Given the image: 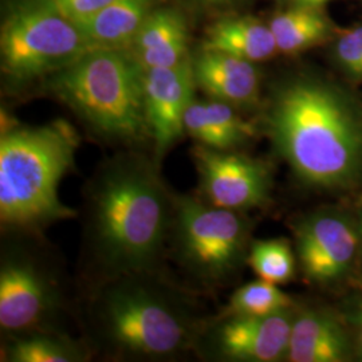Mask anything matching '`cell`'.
<instances>
[{"label":"cell","instance_id":"6da1fadb","mask_svg":"<svg viewBox=\"0 0 362 362\" xmlns=\"http://www.w3.org/2000/svg\"><path fill=\"white\" fill-rule=\"evenodd\" d=\"M155 158L118 155L94 176L88 194L91 254L107 279L155 272L169 239L175 196Z\"/></svg>","mask_w":362,"mask_h":362},{"label":"cell","instance_id":"7a4b0ae2","mask_svg":"<svg viewBox=\"0 0 362 362\" xmlns=\"http://www.w3.org/2000/svg\"><path fill=\"white\" fill-rule=\"evenodd\" d=\"M272 144L303 182L334 188L362 173V109L348 93L314 77L281 85L267 113Z\"/></svg>","mask_w":362,"mask_h":362},{"label":"cell","instance_id":"3957f363","mask_svg":"<svg viewBox=\"0 0 362 362\" xmlns=\"http://www.w3.org/2000/svg\"><path fill=\"white\" fill-rule=\"evenodd\" d=\"M153 272L107 279L93 302V324L117 354L168 360L194 346L202 330L187 298Z\"/></svg>","mask_w":362,"mask_h":362},{"label":"cell","instance_id":"277c9868","mask_svg":"<svg viewBox=\"0 0 362 362\" xmlns=\"http://www.w3.org/2000/svg\"><path fill=\"white\" fill-rule=\"evenodd\" d=\"M79 134L65 119L42 127L6 128L0 137V220L3 227L37 230L76 211L59 197L74 165Z\"/></svg>","mask_w":362,"mask_h":362},{"label":"cell","instance_id":"5b68a950","mask_svg":"<svg viewBox=\"0 0 362 362\" xmlns=\"http://www.w3.org/2000/svg\"><path fill=\"white\" fill-rule=\"evenodd\" d=\"M145 70L129 49L94 47L47 78V88L89 129L113 143L149 137Z\"/></svg>","mask_w":362,"mask_h":362},{"label":"cell","instance_id":"8992f818","mask_svg":"<svg viewBox=\"0 0 362 362\" xmlns=\"http://www.w3.org/2000/svg\"><path fill=\"white\" fill-rule=\"evenodd\" d=\"M91 49L54 0H13L1 22V73L13 86L49 78Z\"/></svg>","mask_w":362,"mask_h":362},{"label":"cell","instance_id":"52a82bcc","mask_svg":"<svg viewBox=\"0 0 362 362\" xmlns=\"http://www.w3.org/2000/svg\"><path fill=\"white\" fill-rule=\"evenodd\" d=\"M247 227L239 212L194 196H175L170 245L176 262L204 284L220 282L238 267Z\"/></svg>","mask_w":362,"mask_h":362},{"label":"cell","instance_id":"ba28073f","mask_svg":"<svg viewBox=\"0 0 362 362\" xmlns=\"http://www.w3.org/2000/svg\"><path fill=\"white\" fill-rule=\"evenodd\" d=\"M192 158L202 199L208 204L240 212L267 200L272 179L262 161L200 144L192 149Z\"/></svg>","mask_w":362,"mask_h":362},{"label":"cell","instance_id":"9c48e42d","mask_svg":"<svg viewBox=\"0 0 362 362\" xmlns=\"http://www.w3.org/2000/svg\"><path fill=\"white\" fill-rule=\"evenodd\" d=\"M293 318L288 310L272 315H228L202 332L208 357L228 361L274 362L287 357Z\"/></svg>","mask_w":362,"mask_h":362},{"label":"cell","instance_id":"30bf717a","mask_svg":"<svg viewBox=\"0 0 362 362\" xmlns=\"http://www.w3.org/2000/svg\"><path fill=\"white\" fill-rule=\"evenodd\" d=\"M57 290L47 274L23 254H8L0 269V327L6 333L27 334L57 306Z\"/></svg>","mask_w":362,"mask_h":362},{"label":"cell","instance_id":"8fae6325","mask_svg":"<svg viewBox=\"0 0 362 362\" xmlns=\"http://www.w3.org/2000/svg\"><path fill=\"white\" fill-rule=\"evenodd\" d=\"M194 89L192 57L179 65L145 70V113L157 164L185 133L184 117L194 103Z\"/></svg>","mask_w":362,"mask_h":362},{"label":"cell","instance_id":"7c38bea8","mask_svg":"<svg viewBox=\"0 0 362 362\" xmlns=\"http://www.w3.org/2000/svg\"><path fill=\"white\" fill-rule=\"evenodd\" d=\"M297 251L306 276L329 281L344 274L351 264L357 251V235L342 219L313 218L298 228Z\"/></svg>","mask_w":362,"mask_h":362},{"label":"cell","instance_id":"4fadbf2b","mask_svg":"<svg viewBox=\"0 0 362 362\" xmlns=\"http://www.w3.org/2000/svg\"><path fill=\"white\" fill-rule=\"evenodd\" d=\"M192 70L196 88L212 100L233 106L258 100L259 73L254 62L202 47L192 57Z\"/></svg>","mask_w":362,"mask_h":362},{"label":"cell","instance_id":"5bb4252c","mask_svg":"<svg viewBox=\"0 0 362 362\" xmlns=\"http://www.w3.org/2000/svg\"><path fill=\"white\" fill-rule=\"evenodd\" d=\"M129 50L144 70L179 65L191 58L188 28L182 13L170 7H155L145 19Z\"/></svg>","mask_w":362,"mask_h":362},{"label":"cell","instance_id":"9a60e30c","mask_svg":"<svg viewBox=\"0 0 362 362\" xmlns=\"http://www.w3.org/2000/svg\"><path fill=\"white\" fill-rule=\"evenodd\" d=\"M184 130L196 143L220 151H233L254 133L233 105L212 98L194 100L184 117Z\"/></svg>","mask_w":362,"mask_h":362},{"label":"cell","instance_id":"2e32d148","mask_svg":"<svg viewBox=\"0 0 362 362\" xmlns=\"http://www.w3.org/2000/svg\"><path fill=\"white\" fill-rule=\"evenodd\" d=\"M348 354L342 326L327 314L305 313L293 320L287 360L293 362H339Z\"/></svg>","mask_w":362,"mask_h":362},{"label":"cell","instance_id":"e0dca14e","mask_svg":"<svg viewBox=\"0 0 362 362\" xmlns=\"http://www.w3.org/2000/svg\"><path fill=\"white\" fill-rule=\"evenodd\" d=\"M203 49L226 52L254 64L279 52L269 23L254 16H228L216 21L207 30Z\"/></svg>","mask_w":362,"mask_h":362},{"label":"cell","instance_id":"ac0fdd59","mask_svg":"<svg viewBox=\"0 0 362 362\" xmlns=\"http://www.w3.org/2000/svg\"><path fill=\"white\" fill-rule=\"evenodd\" d=\"M155 0H113L78 26L93 47L130 49Z\"/></svg>","mask_w":362,"mask_h":362},{"label":"cell","instance_id":"d6986e66","mask_svg":"<svg viewBox=\"0 0 362 362\" xmlns=\"http://www.w3.org/2000/svg\"><path fill=\"white\" fill-rule=\"evenodd\" d=\"M278 52L297 54L324 42L332 33V23L321 8L294 4L276 13L269 22Z\"/></svg>","mask_w":362,"mask_h":362},{"label":"cell","instance_id":"ffe728a7","mask_svg":"<svg viewBox=\"0 0 362 362\" xmlns=\"http://www.w3.org/2000/svg\"><path fill=\"white\" fill-rule=\"evenodd\" d=\"M7 360L13 362H77L86 358L81 345L49 332H33L15 338Z\"/></svg>","mask_w":362,"mask_h":362},{"label":"cell","instance_id":"44dd1931","mask_svg":"<svg viewBox=\"0 0 362 362\" xmlns=\"http://www.w3.org/2000/svg\"><path fill=\"white\" fill-rule=\"evenodd\" d=\"M291 299L278 285L259 279L239 287L230 299L226 314L228 315H272L290 309Z\"/></svg>","mask_w":362,"mask_h":362},{"label":"cell","instance_id":"7402d4cb","mask_svg":"<svg viewBox=\"0 0 362 362\" xmlns=\"http://www.w3.org/2000/svg\"><path fill=\"white\" fill-rule=\"evenodd\" d=\"M248 262L260 279L274 285L288 282L296 272V258L291 247L282 239L254 243Z\"/></svg>","mask_w":362,"mask_h":362},{"label":"cell","instance_id":"603a6c76","mask_svg":"<svg viewBox=\"0 0 362 362\" xmlns=\"http://www.w3.org/2000/svg\"><path fill=\"white\" fill-rule=\"evenodd\" d=\"M334 58L350 78L362 81V25L351 28L337 40Z\"/></svg>","mask_w":362,"mask_h":362},{"label":"cell","instance_id":"cb8c5ba5","mask_svg":"<svg viewBox=\"0 0 362 362\" xmlns=\"http://www.w3.org/2000/svg\"><path fill=\"white\" fill-rule=\"evenodd\" d=\"M59 8L77 25L101 11L113 0H54Z\"/></svg>","mask_w":362,"mask_h":362},{"label":"cell","instance_id":"d4e9b609","mask_svg":"<svg viewBox=\"0 0 362 362\" xmlns=\"http://www.w3.org/2000/svg\"><path fill=\"white\" fill-rule=\"evenodd\" d=\"M330 0H294V4L297 6H306V7H317L321 8L324 4H326Z\"/></svg>","mask_w":362,"mask_h":362},{"label":"cell","instance_id":"484cf974","mask_svg":"<svg viewBox=\"0 0 362 362\" xmlns=\"http://www.w3.org/2000/svg\"><path fill=\"white\" fill-rule=\"evenodd\" d=\"M358 336H360V344H361V348H362V306H361V310H360V313H358Z\"/></svg>","mask_w":362,"mask_h":362},{"label":"cell","instance_id":"4316f807","mask_svg":"<svg viewBox=\"0 0 362 362\" xmlns=\"http://www.w3.org/2000/svg\"><path fill=\"white\" fill-rule=\"evenodd\" d=\"M203 1H207L209 4H219V3H224V1H228V0H203Z\"/></svg>","mask_w":362,"mask_h":362}]
</instances>
